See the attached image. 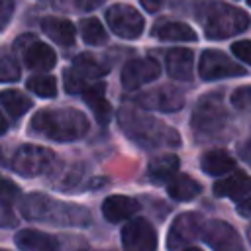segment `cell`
<instances>
[{
    "label": "cell",
    "mask_w": 251,
    "mask_h": 251,
    "mask_svg": "<svg viewBox=\"0 0 251 251\" xmlns=\"http://www.w3.org/2000/svg\"><path fill=\"white\" fill-rule=\"evenodd\" d=\"M118 124L124 135L143 149H159V147H178L180 135L176 129L169 127L165 122L153 118L143 110H135L133 106H122L118 112Z\"/></svg>",
    "instance_id": "obj_1"
},
{
    "label": "cell",
    "mask_w": 251,
    "mask_h": 251,
    "mask_svg": "<svg viewBox=\"0 0 251 251\" xmlns=\"http://www.w3.org/2000/svg\"><path fill=\"white\" fill-rule=\"evenodd\" d=\"M20 212L25 220L31 222H45L55 226H71V227H84L92 222L90 212L82 206L61 202L55 198H49L45 194L33 192L27 194L20 202Z\"/></svg>",
    "instance_id": "obj_2"
},
{
    "label": "cell",
    "mask_w": 251,
    "mask_h": 251,
    "mask_svg": "<svg viewBox=\"0 0 251 251\" xmlns=\"http://www.w3.org/2000/svg\"><path fill=\"white\" fill-rule=\"evenodd\" d=\"M90 129L88 118L76 108H45L31 118V131L53 141H76Z\"/></svg>",
    "instance_id": "obj_3"
},
{
    "label": "cell",
    "mask_w": 251,
    "mask_h": 251,
    "mask_svg": "<svg viewBox=\"0 0 251 251\" xmlns=\"http://www.w3.org/2000/svg\"><path fill=\"white\" fill-rule=\"evenodd\" d=\"M196 18L200 20L208 39H227L249 27V16L226 2L200 0L196 4Z\"/></svg>",
    "instance_id": "obj_4"
},
{
    "label": "cell",
    "mask_w": 251,
    "mask_h": 251,
    "mask_svg": "<svg viewBox=\"0 0 251 251\" xmlns=\"http://www.w3.org/2000/svg\"><path fill=\"white\" fill-rule=\"evenodd\" d=\"M227 126V110L222 92H210L198 100L192 112V129L198 137H216Z\"/></svg>",
    "instance_id": "obj_5"
},
{
    "label": "cell",
    "mask_w": 251,
    "mask_h": 251,
    "mask_svg": "<svg viewBox=\"0 0 251 251\" xmlns=\"http://www.w3.org/2000/svg\"><path fill=\"white\" fill-rule=\"evenodd\" d=\"M55 165V153L41 145H22L10 161V167L22 176H39L51 171Z\"/></svg>",
    "instance_id": "obj_6"
},
{
    "label": "cell",
    "mask_w": 251,
    "mask_h": 251,
    "mask_svg": "<svg viewBox=\"0 0 251 251\" xmlns=\"http://www.w3.org/2000/svg\"><path fill=\"white\" fill-rule=\"evenodd\" d=\"M106 22L122 39H137L145 27L143 16L129 4H112L106 10Z\"/></svg>",
    "instance_id": "obj_7"
},
{
    "label": "cell",
    "mask_w": 251,
    "mask_h": 251,
    "mask_svg": "<svg viewBox=\"0 0 251 251\" xmlns=\"http://www.w3.org/2000/svg\"><path fill=\"white\" fill-rule=\"evenodd\" d=\"M122 247L124 251H157V231L143 220H129L122 227Z\"/></svg>",
    "instance_id": "obj_8"
},
{
    "label": "cell",
    "mask_w": 251,
    "mask_h": 251,
    "mask_svg": "<svg viewBox=\"0 0 251 251\" xmlns=\"http://www.w3.org/2000/svg\"><path fill=\"white\" fill-rule=\"evenodd\" d=\"M198 73L204 80H218L226 76H241L245 75V69L233 63L226 53L208 49L202 53L200 63H198Z\"/></svg>",
    "instance_id": "obj_9"
},
{
    "label": "cell",
    "mask_w": 251,
    "mask_h": 251,
    "mask_svg": "<svg viewBox=\"0 0 251 251\" xmlns=\"http://www.w3.org/2000/svg\"><path fill=\"white\" fill-rule=\"evenodd\" d=\"M200 235L212 247V251H243L239 233L227 222H222V220L204 222Z\"/></svg>",
    "instance_id": "obj_10"
},
{
    "label": "cell",
    "mask_w": 251,
    "mask_h": 251,
    "mask_svg": "<svg viewBox=\"0 0 251 251\" xmlns=\"http://www.w3.org/2000/svg\"><path fill=\"white\" fill-rule=\"evenodd\" d=\"M135 102L145 110L178 112L184 106V96H182V90H178L171 84H163V86L141 92V96H137Z\"/></svg>",
    "instance_id": "obj_11"
},
{
    "label": "cell",
    "mask_w": 251,
    "mask_h": 251,
    "mask_svg": "<svg viewBox=\"0 0 251 251\" xmlns=\"http://www.w3.org/2000/svg\"><path fill=\"white\" fill-rule=\"evenodd\" d=\"M202 226H204V218L198 212H184V214L176 216L169 227L167 247L171 251H175V249H180L182 245L190 243L198 233H202Z\"/></svg>",
    "instance_id": "obj_12"
},
{
    "label": "cell",
    "mask_w": 251,
    "mask_h": 251,
    "mask_svg": "<svg viewBox=\"0 0 251 251\" xmlns=\"http://www.w3.org/2000/svg\"><path fill=\"white\" fill-rule=\"evenodd\" d=\"M161 73L159 63L153 57H139L131 59L122 69V86L126 90H135L151 80H155Z\"/></svg>",
    "instance_id": "obj_13"
},
{
    "label": "cell",
    "mask_w": 251,
    "mask_h": 251,
    "mask_svg": "<svg viewBox=\"0 0 251 251\" xmlns=\"http://www.w3.org/2000/svg\"><path fill=\"white\" fill-rule=\"evenodd\" d=\"M139 210V202L131 196H124V194H114L108 196L102 202V214L108 222L118 224L124 220H129L131 216H135V212Z\"/></svg>",
    "instance_id": "obj_14"
},
{
    "label": "cell",
    "mask_w": 251,
    "mask_h": 251,
    "mask_svg": "<svg viewBox=\"0 0 251 251\" xmlns=\"http://www.w3.org/2000/svg\"><path fill=\"white\" fill-rule=\"evenodd\" d=\"M14 243L20 251H57L59 241L57 237L39 231V229H20L14 235Z\"/></svg>",
    "instance_id": "obj_15"
},
{
    "label": "cell",
    "mask_w": 251,
    "mask_h": 251,
    "mask_svg": "<svg viewBox=\"0 0 251 251\" xmlns=\"http://www.w3.org/2000/svg\"><path fill=\"white\" fill-rule=\"evenodd\" d=\"M251 192V178L243 171H235L229 176H224L214 184V194L222 198H239Z\"/></svg>",
    "instance_id": "obj_16"
},
{
    "label": "cell",
    "mask_w": 251,
    "mask_h": 251,
    "mask_svg": "<svg viewBox=\"0 0 251 251\" xmlns=\"http://www.w3.org/2000/svg\"><path fill=\"white\" fill-rule=\"evenodd\" d=\"M73 69L78 76H82L88 82L90 78H100V76L108 75L110 63L104 57H98L92 53H80L73 59Z\"/></svg>",
    "instance_id": "obj_17"
},
{
    "label": "cell",
    "mask_w": 251,
    "mask_h": 251,
    "mask_svg": "<svg viewBox=\"0 0 251 251\" xmlns=\"http://www.w3.org/2000/svg\"><path fill=\"white\" fill-rule=\"evenodd\" d=\"M104 90H106V84L104 82H96V84H88L80 92L82 94V100L90 106V110L94 112V118L100 124H108V120L112 116V106L104 98Z\"/></svg>",
    "instance_id": "obj_18"
},
{
    "label": "cell",
    "mask_w": 251,
    "mask_h": 251,
    "mask_svg": "<svg viewBox=\"0 0 251 251\" xmlns=\"http://www.w3.org/2000/svg\"><path fill=\"white\" fill-rule=\"evenodd\" d=\"M41 29L47 37H51L55 43L59 45H73L75 43V37H76V29L75 25L65 20V18H55V16H49V18H43L41 20Z\"/></svg>",
    "instance_id": "obj_19"
},
{
    "label": "cell",
    "mask_w": 251,
    "mask_h": 251,
    "mask_svg": "<svg viewBox=\"0 0 251 251\" xmlns=\"http://www.w3.org/2000/svg\"><path fill=\"white\" fill-rule=\"evenodd\" d=\"M24 63L31 71H49L57 63V55L47 43L33 41L24 53Z\"/></svg>",
    "instance_id": "obj_20"
},
{
    "label": "cell",
    "mask_w": 251,
    "mask_h": 251,
    "mask_svg": "<svg viewBox=\"0 0 251 251\" xmlns=\"http://www.w3.org/2000/svg\"><path fill=\"white\" fill-rule=\"evenodd\" d=\"M200 167L206 175L212 176H224L227 173H231L235 169V159L224 151V149H210L202 155L200 159Z\"/></svg>",
    "instance_id": "obj_21"
},
{
    "label": "cell",
    "mask_w": 251,
    "mask_h": 251,
    "mask_svg": "<svg viewBox=\"0 0 251 251\" xmlns=\"http://www.w3.org/2000/svg\"><path fill=\"white\" fill-rule=\"evenodd\" d=\"M192 51L176 47L167 53V71L176 80H190L192 78Z\"/></svg>",
    "instance_id": "obj_22"
},
{
    "label": "cell",
    "mask_w": 251,
    "mask_h": 251,
    "mask_svg": "<svg viewBox=\"0 0 251 251\" xmlns=\"http://www.w3.org/2000/svg\"><path fill=\"white\" fill-rule=\"evenodd\" d=\"M178 157L173 155V153H165V155H159V157H153L147 165V176L153 180V182H165V180H171L173 176H176L178 173Z\"/></svg>",
    "instance_id": "obj_23"
},
{
    "label": "cell",
    "mask_w": 251,
    "mask_h": 251,
    "mask_svg": "<svg viewBox=\"0 0 251 251\" xmlns=\"http://www.w3.org/2000/svg\"><path fill=\"white\" fill-rule=\"evenodd\" d=\"M167 192H169V196L173 200L188 202V200L196 198L202 192V184L198 180H194L192 176H188V175H176V176H173L169 180Z\"/></svg>",
    "instance_id": "obj_24"
},
{
    "label": "cell",
    "mask_w": 251,
    "mask_h": 251,
    "mask_svg": "<svg viewBox=\"0 0 251 251\" xmlns=\"http://www.w3.org/2000/svg\"><path fill=\"white\" fill-rule=\"evenodd\" d=\"M153 33L161 41H196V33L182 22H161L153 27Z\"/></svg>",
    "instance_id": "obj_25"
},
{
    "label": "cell",
    "mask_w": 251,
    "mask_h": 251,
    "mask_svg": "<svg viewBox=\"0 0 251 251\" xmlns=\"http://www.w3.org/2000/svg\"><path fill=\"white\" fill-rule=\"evenodd\" d=\"M0 104L4 106V110L12 118H20L31 108V100L20 90H4V92H0Z\"/></svg>",
    "instance_id": "obj_26"
},
{
    "label": "cell",
    "mask_w": 251,
    "mask_h": 251,
    "mask_svg": "<svg viewBox=\"0 0 251 251\" xmlns=\"http://www.w3.org/2000/svg\"><path fill=\"white\" fill-rule=\"evenodd\" d=\"M80 35H82L84 43H88V45H102L108 39L104 25L96 18H84L80 22Z\"/></svg>",
    "instance_id": "obj_27"
},
{
    "label": "cell",
    "mask_w": 251,
    "mask_h": 251,
    "mask_svg": "<svg viewBox=\"0 0 251 251\" xmlns=\"http://www.w3.org/2000/svg\"><path fill=\"white\" fill-rule=\"evenodd\" d=\"M27 88L41 96V98H55L57 96V80L49 75H35L27 80Z\"/></svg>",
    "instance_id": "obj_28"
},
{
    "label": "cell",
    "mask_w": 251,
    "mask_h": 251,
    "mask_svg": "<svg viewBox=\"0 0 251 251\" xmlns=\"http://www.w3.org/2000/svg\"><path fill=\"white\" fill-rule=\"evenodd\" d=\"M20 78V67L12 55L0 51V82H14Z\"/></svg>",
    "instance_id": "obj_29"
},
{
    "label": "cell",
    "mask_w": 251,
    "mask_h": 251,
    "mask_svg": "<svg viewBox=\"0 0 251 251\" xmlns=\"http://www.w3.org/2000/svg\"><path fill=\"white\" fill-rule=\"evenodd\" d=\"M231 104L237 110L251 112V84H245V86L235 88L233 94H231Z\"/></svg>",
    "instance_id": "obj_30"
},
{
    "label": "cell",
    "mask_w": 251,
    "mask_h": 251,
    "mask_svg": "<svg viewBox=\"0 0 251 251\" xmlns=\"http://www.w3.org/2000/svg\"><path fill=\"white\" fill-rule=\"evenodd\" d=\"M86 86H88V82L82 76H78L75 73V69H67L65 71V90L69 94H80Z\"/></svg>",
    "instance_id": "obj_31"
},
{
    "label": "cell",
    "mask_w": 251,
    "mask_h": 251,
    "mask_svg": "<svg viewBox=\"0 0 251 251\" xmlns=\"http://www.w3.org/2000/svg\"><path fill=\"white\" fill-rule=\"evenodd\" d=\"M18 194H20L18 184L0 176V204H12L18 198Z\"/></svg>",
    "instance_id": "obj_32"
},
{
    "label": "cell",
    "mask_w": 251,
    "mask_h": 251,
    "mask_svg": "<svg viewBox=\"0 0 251 251\" xmlns=\"http://www.w3.org/2000/svg\"><path fill=\"white\" fill-rule=\"evenodd\" d=\"M231 53H233L239 61H243V63H249V65H251V41H247V39L235 41V43L231 45Z\"/></svg>",
    "instance_id": "obj_33"
},
{
    "label": "cell",
    "mask_w": 251,
    "mask_h": 251,
    "mask_svg": "<svg viewBox=\"0 0 251 251\" xmlns=\"http://www.w3.org/2000/svg\"><path fill=\"white\" fill-rule=\"evenodd\" d=\"M51 4L59 10H84V8H90L92 2H86V0H51Z\"/></svg>",
    "instance_id": "obj_34"
},
{
    "label": "cell",
    "mask_w": 251,
    "mask_h": 251,
    "mask_svg": "<svg viewBox=\"0 0 251 251\" xmlns=\"http://www.w3.org/2000/svg\"><path fill=\"white\" fill-rule=\"evenodd\" d=\"M14 8H16V2H14V0H0V31H2V29L8 25V22L12 20Z\"/></svg>",
    "instance_id": "obj_35"
},
{
    "label": "cell",
    "mask_w": 251,
    "mask_h": 251,
    "mask_svg": "<svg viewBox=\"0 0 251 251\" xmlns=\"http://www.w3.org/2000/svg\"><path fill=\"white\" fill-rule=\"evenodd\" d=\"M237 212H239V216H243V218H249V216H251V192H249L245 198L239 200Z\"/></svg>",
    "instance_id": "obj_36"
},
{
    "label": "cell",
    "mask_w": 251,
    "mask_h": 251,
    "mask_svg": "<svg viewBox=\"0 0 251 251\" xmlns=\"http://www.w3.org/2000/svg\"><path fill=\"white\" fill-rule=\"evenodd\" d=\"M139 2H141V6H143L147 12H151V14L157 12V10L163 6V0H139Z\"/></svg>",
    "instance_id": "obj_37"
},
{
    "label": "cell",
    "mask_w": 251,
    "mask_h": 251,
    "mask_svg": "<svg viewBox=\"0 0 251 251\" xmlns=\"http://www.w3.org/2000/svg\"><path fill=\"white\" fill-rule=\"evenodd\" d=\"M241 155H243V159L251 161V139H249V141H247V145L241 149Z\"/></svg>",
    "instance_id": "obj_38"
},
{
    "label": "cell",
    "mask_w": 251,
    "mask_h": 251,
    "mask_svg": "<svg viewBox=\"0 0 251 251\" xmlns=\"http://www.w3.org/2000/svg\"><path fill=\"white\" fill-rule=\"evenodd\" d=\"M6 129H8V122H6V118H4L2 112H0V135L6 133Z\"/></svg>",
    "instance_id": "obj_39"
},
{
    "label": "cell",
    "mask_w": 251,
    "mask_h": 251,
    "mask_svg": "<svg viewBox=\"0 0 251 251\" xmlns=\"http://www.w3.org/2000/svg\"><path fill=\"white\" fill-rule=\"evenodd\" d=\"M182 251H202V249H198V247H186V249H182Z\"/></svg>",
    "instance_id": "obj_40"
},
{
    "label": "cell",
    "mask_w": 251,
    "mask_h": 251,
    "mask_svg": "<svg viewBox=\"0 0 251 251\" xmlns=\"http://www.w3.org/2000/svg\"><path fill=\"white\" fill-rule=\"evenodd\" d=\"M247 237H249V243H251V226L247 227Z\"/></svg>",
    "instance_id": "obj_41"
},
{
    "label": "cell",
    "mask_w": 251,
    "mask_h": 251,
    "mask_svg": "<svg viewBox=\"0 0 251 251\" xmlns=\"http://www.w3.org/2000/svg\"><path fill=\"white\" fill-rule=\"evenodd\" d=\"M247 4H249V6H251V0H247Z\"/></svg>",
    "instance_id": "obj_42"
},
{
    "label": "cell",
    "mask_w": 251,
    "mask_h": 251,
    "mask_svg": "<svg viewBox=\"0 0 251 251\" xmlns=\"http://www.w3.org/2000/svg\"><path fill=\"white\" fill-rule=\"evenodd\" d=\"M0 251H4V249H0Z\"/></svg>",
    "instance_id": "obj_43"
}]
</instances>
